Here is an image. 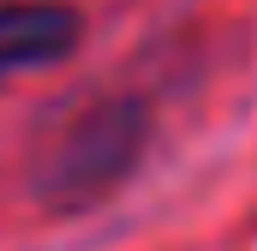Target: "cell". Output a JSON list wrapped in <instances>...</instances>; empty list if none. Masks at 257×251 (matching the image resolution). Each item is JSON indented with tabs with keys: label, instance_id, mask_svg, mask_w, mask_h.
Instances as JSON below:
<instances>
[{
	"label": "cell",
	"instance_id": "6da1fadb",
	"mask_svg": "<svg viewBox=\"0 0 257 251\" xmlns=\"http://www.w3.org/2000/svg\"><path fill=\"white\" fill-rule=\"evenodd\" d=\"M78 42V12L60 0H6L0 6V72L48 66Z\"/></svg>",
	"mask_w": 257,
	"mask_h": 251
}]
</instances>
